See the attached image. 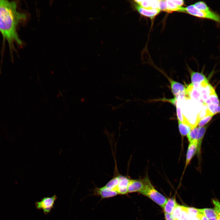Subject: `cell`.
<instances>
[{
  "mask_svg": "<svg viewBox=\"0 0 220 220\" xmlns=\"http://www.w3.org/2000/svg\"><path fill=\"white\" fill-rule=\"evenodd\" d=\"M25 17L24 14L17 11L15 2L0 0V32L10 47L14 42L21 43L16 28L19 22Z\"/></svg>",
  "mask_w": 220,
  "mask_h": 220,
  "instance_id": "1",
  "label": "cell"
},
{
  "mask_svg": "<svg viewBox=\"0 0 220 220\" xmlns=\"http://www.w3.org/2000/svg\"><path fill=\"white\" fill-rule=\"evenodd\" d=\"M144 187L139 193L146 196L163 208L167 199L158 192L152 184L147 175L143 178Z\"/></svg>",
  "mask_w": 220,
  "mask_h": 220,
  "instance_id": "2",
  "label": "cell"
},
{
  "mask_svg": "<svg viewBox=\"0 0 220 220\" xmlns=\"http://www.w3.org/2000/svg\"><path fill=\"white\" fill-rule=\"evenodd\" d=\"M180 12L186 13L198 18L210 20L220 24V14L211 9L206 11L200 10L193 4L186 7H182Z\"/></svg>",
  "mask_w": 220,
  "mask_h": 220,
  "instance_id": "3",
  "label": "cell"
},
{
  "mask_svg": "<svg viewBox=\"0 0 220 220\" xmlns=\"http://www.w3.org/2000/svg\"><path fill=\"white\" fill-rule=\"evenodd\" d=\"M57 199L56 195L51 197H45L43 198L40 201H37L35 204L37 209L42 210L44 214L47 215L51 211L52 209L54 208L55 201Z\"/></svg>",
  "mask_w": 220,
  "mask_h": 220,
  "instance_id": "4",
  "label": "cell"
},
{
  "mask_svg": "<svg viewBox=\"0 0 220 220\" xmlns=\"http://www.w3.org/2000/svg\"><path fill=\"white\" fill-rule=\"evenodd\" d=\"M207 125L200 127H196L193 129L187 135L189 141L190 142L194 140H196L198 142V147L197 154H200L201 145L204 136L207 128Z\"/></svg>",
  "mask_w": 220,
  "mask_h": 220,
  "instance_id": "5",
  "label": "cell"
},
{
  "mask_svg": "<svg viewBox=\"0 0 220 220\" xmlns=\"http://www.w3.org/2000/svg\"><path fill=\"white\" fill-rule=\"evenodd\" d=\"M168 79L170 85L171 92L174 98L178 101L186 100V87L182 84L176 81L169 77Z\"/></svg>",
  "mask_w": 220,
  "mask_h": 220,
  "instance_id": "6",
  "label": "cell"
},
{
  "mask_svg": "<svg viewBox=\"0 0 220 220\" xmlns=\"http://www.w3.org/2000/svg\"><path fill=\"white\" fill-rule=\"evenodd\" d=\"M119 183L116 192L118 195H125L128 194V188L131 178L127 176L118 174Z\"/></svg>",
  "mask_w": 220,
  "mask_h": 220,
  "instance_id": "7",
  "label": "cell"
},
{
  "mask_svg": "<svg viewBox=\"0 0 220 220\" xmlns=\"http://www.w3.org/2000/svg\"><path fill=\"white\" fill-rule=\"evenodd\" d=\"M133 7L142 16L149 17L153 19L160 12L159 9H148L141 7L134 1L132 4Z\"/></svg>",
  "mask_w": 220,
  "mask_h": 220,
  "instance_id": "8",
  "label": "cell"
},
{
  "mask_svg": "<svg viewBox=\"0 0 220 220\" xmlns=\"http://www.w3.org/2000/svg\"><path fill=\"white\" fill-rule=\"evenodd\" d=\"M93 191L94 195L100 196L101 199L110 198L118 195L116 191L108 189L104 186L100 188L95 187Z\"/></svg>",
  "mask_w": 220,
  "mask_h": 220,
  "instance_id": "9",
  "label": "cell"
},
{
  "mask_svg": "<svg viewBox=\"0 0 220 220\" xmlns=\"http://www.w3.org/2000/svg\"><path fill=\"white\" fill-rule=\"evenodd\" d=\"M189 142L187 151L183 175L192 158L197 152L198 149V142L197 140H194Z\"/></svg>",
  "mask_w": 220,
  "mask_h": 220,
  "instance_id": "10",
  "label": "cell"
},
{
  "mask_svg": "<svg viewBox=\"0 0 220 220\" xmlns=\"http://www.w3.org/2000/svg\"><path fill=\"white\" fill-rule=\"evenodd\" d=\"M191 76V83H197L200 85L201 88L208 80L205 75L203 73L193 71L190 68H188Z\"/></svg>",
  "mask_w": 220,
  "mask_h": 220,
  "instance_id": "11",
  "label": "cell"
},
{
  "mask_svg": "<svg viewBox=\"0 0 220 220\" xmlns=\"http://www.w3.org/2000/svg\"><path fill=\"white\" fill-rule=\"evenodd\" d=\"M144 182L142 179H131L128 188V193L134 192L139 193L143 188Z\"/></svg>",
  "mask_w": 220,
  "mask_h": 220,
  "instance_id": "12",
  "label": "cell"
},
{
  "mask_svg": "<svg viewBox=\"0 0 220 220\" xmlns=\"http://www.w3.org/2000/svg\"><path fill=\"white\" fill-rule=\"evenodd\" d=\"M178 205L175 198L168 199L163 208L164 213L171 214L174 209Z\"/></svg>",
  "mask_w": 220,
  "mask_h": 220,
  "instance_id": "13",
  "label": "cell"
},
{
  "mask_svg": "<svg viewBox=\"0 0 220 220\" xmlns=\"http://www.w3.org/2000/svg\"><path fill=\"white\" fill-rule=\"evenodd\" d=\"M118 174H115L113 178L109 181L104 186L108 189L113 190L116 192L117 187L119 181Z\"/></svg>",
  "mask_w": 220,
  "mask_h": 220,
  "instance_id": "14",
  "label": "cell"
},
{
  "mask_svg": "<svg viewBox=\"0 0 220 220\" xmlns=\"http://www.w3.org/2000/svg\"><path fill=\"white\" fill-rule=\"evenodd\" d=\"M178 126L179 132L182 136L187 135L193 129L190 126L182 123L178 120Z\"/></svg>",
  "mask_w": 220,
  "mask_h": 220,
  "instance_id": "15",
  "label": "cell"
},
{
  "mask_svg": "<svg viewBox=\"0 0 220 220\" xmlns=\"http://www.w3.org/2000/svg\"><path fill=\"white\" fill-rule=\"evenodd\" d=\"M200 213L208 219L216 217V214L214 209L211 208L198 209Z\"/></svg>",
  "mask_w": 220,
  "mask_h": 220,
  "instance_id": "16",
  "label": "cell"
},
{
  "mask_svg": "<svg viewBox=\"0 0 220 220\" xmlns=\"http://www.w3.org/2000/svg\"><path fill=\"white\" fill-rule=\"evenodd\" d=\"M167 9L166 12L171 13L173 11H177L180 12L181 8L179 7L173 2L170 0H166Z\"/></svg>",
  "mask_w": 220,
  "mask_h": 220,
  "instance_id": "17",
  "label": "cell"
},
{
  "mask_svg": "<svg viewBox=\"0 0 220 220\" xmlns=\"http://www.w3.org/2000/svg\"><path fill=\"white\" fill-rule=\"evenodd\" d=\"M152 0H134V1L141 6L145 9H152Z\"/></svg>",
  "mask_w": 220,
  "mask_h": 220,
  "instance_id": "18",
  "label": "cell"
},
{
  "mask_svg": "<svg viewBox=\"0 0 220 220\" xmlns=\"http://www.w3.org/2000/svg\"><path fill=\"white\" fill-rule=\"evenodd\" d=\"M212 202L214 205V209L216 214V220H220V202L216 199H213Z\"/></svg>",
  "mask_w": 220,
  "mask_h": 220,
  "instance_id": "19",
  "label": "cell"
},
{
  "mask_svg": "<svg viewBox=\"0 0 220 220\" xmlns=\"http://www.w3.org/2000/svg\"><path fill=\"white\" fill-rule=\"evenodd\" d=\"M182 210V206L178 205L174 209L171 215L173 218L179 220L180 218Z\"/></svg>",
  "mask_w": 220,
  "mask_h": 220,
  "instance_id": "20",
  "label": "cell"
},
{
  "mask_svg": "<svg viewBox=\"0 0 220 220\" xmlns=\"http://www.w3.org/2000/svg\"><path fill=\"white\" fill-rule=\"evenodd\" d=\"M193 5L197 9L200 10L206 11L211 9L206 2L203 1L197 2Z\"/></svg>",
  "mask_w": 220,
  "mask_h": 220,
  "instance_id": "21",
  "label": "cell"
},
{
  "mask_svg": "<svg viewBox=\"0 0 220 220\" xmlns=\"http://www.w3.org/2000/svg\"><path fill=\"white\" fill-rule=\"evenodd\" d=\"M207 106L210 111L214 115L220 113V105L211 104Z\"/></svg>",
  "mask_w": 220,
  "mask_h": 220,
  "instance_id": "22",
  "label": "cell"
},
{
  "mask_svg": "<svg viewBox=\"0 0 220 220\" xmlns=\"http://www.w3.org/2000/svg\"><path fill=\"white\" fill-rule=\"evenodd\" d=\"M186 210L190 217H197L199 212L198 209L194 207H186Z\"/></svg>",
  "mask_w": 220,
  "mask_h": 220,
  "instance_id": "23",
  "label": "cell"
},
{
  "mask_svg": "<svg viewBox=\"0 0 220 220\" xmlns=\"http://www.w3.org/2000/svg\"><path fill=\"white\" fill-rule=\"evenodd\" d=\"M176 107V114L178 120L184 123V116L182 112L181 108L179 105L178 103H177Z\"/></svg>",
  "mask_w": 220,
  "mask_h": 220,
  "instance_id": "24",
  "label": "cell"
},
{
  "mask_svg": "<svg viewBox=\"0 0 220 220\" xmlns=\"http://www.w3.org/2000/svg\"><path fill=\"white\" fill-rule=\"evenodd\" d=\"M213 116V115H209L202 118L199 122L198 124V127H201L205 126V125L211 120Z\"/></svg>",
  "mask_w": 220,
  "mask_h": 220,
  "instance_id": "25",
  "label": "cell"
},
{
  "mask_svg": "<svg viewBox=\"0 0 220 220\" xmlns=\"http://www.w3.org/2000/svg\"><path fill=\"white\" fill-rule=\"evenodd\" d=\"M209 99L211 101L212 104L220 105V102L216 93L211 95Z\"/></svg>",
  "mask_w": 220,
  "mask_h": 220,
  "instance_id": "26",
  "label": "cell"
},
{
  "mask_svg": "<svg viewBox=\"0 0 220 220\" xmlns=\"http://www.w3.org/2000/svg\"><path fill=\"white\" fill-rule=\"evenodd\" d=\"M159 7L160 10L166 12L167 6L166 0H159Z\"/></svg>",
  "mask_w": 220,
  "mask_h": 220,
  "instance_id": "27",
  "label": "cell"
},
{
  "mask_svg": "<svg viewBox=\"0 0 220 220\" xmlns=\"http://www.w3.org/2000/svg\"><path fill=\"white\" fill-rule=\"evenodd\" d=\"M171 1L173 2L174 4L175 5H177V6L182 7V6L184 4V1L183 0H170Z\"/></svg>",
  "mask_w": 220,
  "mask_h": 220,
  "instance_id": "28",
  "label": "cell"
},
{
  "mask_svg": "<svg viewBox=\"0 0 220 220\" xmlns=\"http://www.w3.org/2000/svg\"><path fill=\"white\" fill-rule=\"evenodd\" d=\"M164 216L166 220H178L173 218L171 214L164 213Z\"/></svg>",
  "mask_w": 220,
  "mask_h": 220,
  "instance_id": "29",
  "label": "cell"
},
{
  "mask_svg": "<svg viewBox=\"0 0 220 220\" xmlns=\"http://www.w3.org/2000/svg\"><path fill=\"white\" fill-rule=\"evenodd\" d=\"M197 217L200 220H208L207 218L200 213L198 214Z\"/></svg>",
  "mask_w": 220,
  "mask_h": 220,
  "instance_id": "30",
  "label": "cell"
},
{
  "mask_svg": "<svg viewBox=\"0 0 220 220\" xmlns=\"http://www.w3.org/2000/svg\"><path fill=\"white\" fill-rule=\"evenodd\" d=\"M208 220H216V217L210 218Z\"/></svg>",
  "mask_w": 220,
  "mask_h": 220,
  "instance_id": "31",
  "label": "cell"
}]
</instances>
